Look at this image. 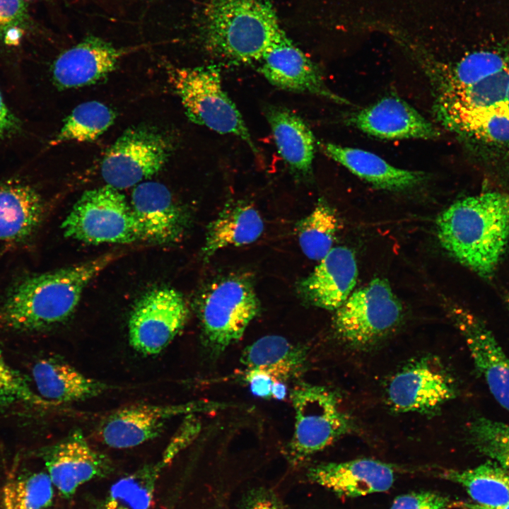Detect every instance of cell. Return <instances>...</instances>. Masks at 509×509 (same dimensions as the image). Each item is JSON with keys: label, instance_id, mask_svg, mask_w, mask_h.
Returning a JSON list of instances; mask_svg holds the SVG:
<instances>
[{"label": "cell", "instance_id": "cell-38", "mask_svg": "<svg viewBox=\"0 0 509 509\" xmlns=\"http://www.w3.org/2000/svg\"><path fill=\"white\" fill-rule=\"evenodd\" d=\"M245 380L254 395L264 399L271 397L273 385L276 380L269 373L257 370H247Z\"/></svg>", "mask_w": 509, "mask_h": 509}, {"label": "cell", "instance_id": "cell-43", "mask_svg": "<svg viewBox=\"0 0 509 509\" xmlns=\"http://www.w3.org/2000/svg\"><path fill=\"white\" fill-rule=\"evenodd\" d=\"M508 309H509V299H508Z\"/></svg>", "mask_w": 509, "mask_h": 509}, {"label": "cell", "instance_id": "cell-8", "mask_svg": "<svg viewBox=\"0 0 509 509\" xmlns=\"http://www.w3.org/2000/svg\"><path fill=\"white\" fill-rule=\"evenodd\" d=\"M61 228L65 237L88 244L141 240L130 202L107 185L85 191Z\"/></svg>", "mask_w": 509, "mask_h": 509}, {"label": "cell", "instance_id": "cell-32", "mask_svg": "<svg viewBox=\"0 0 509 509\" xmlns=\"http://www.w3.org/2000/svg\"><path fill=\"white\" fill-rule=\"evenodd\" d=\"M116 114L103 103L91 100L77 105L50 144L91 142L96 140L114 123Z\"/></svg>", "mask_w": 509, "mask_h": 509}, {"label": "cell", "instance_id": "cell-25", "mask_svg": "<svg viewBox=\"0 0 509 509\" xmlns=\"http://www.w3.org/2000/svg\"><path fill=\"white\" fill-rule=\"evenodd\" d=\"M45 205L30 185L11 181L0 185V241L21 242L39 228Z\"/></svg>", "mask_w": 509, "mask_h": 509}, {"label": "cell", "instance_id": "cell-5", "mask_svg": "<svg viewBox=\"0 0 509 509\" xmlns=\"http://www.w3.org/2000/svg\"><path fill=\"white\" fill-rule=\"evenodd\" d=\"M167 75L191 122L221 134L237 136L254 153H259L240 111L223 89L218 66H168Z\"/></svg>", "mask_w": 509, "mask_h": 509}, {"label": "cell", "instance_id": "cell-28", "mask_svg": "<svg viewBox=\"0 0 509 509\" xmlns=\"http://www.w3.org/2000/svg\"><path fill=\"white\" fill-rule=\"evenodd\" d=\"M304 349L276 335L263 337L247 346L241 363L247 370H262L285 382L298 373L305 361Z\"/></svg>", "mask_w": 509, "mask_h": 509}, {"label": "cell", "instance_id": "cell-4", "mask_svg": "<svg viewBox=\"0 0 509 509\" xmlns=\"http://www.w3.org/2000/svg\"><path fill=\"white\" fill-rule=\"evenodd\" d=\"M284 33L269 0H209L203 11L204 45L233 64L258 62Z\"/></svg>", "mask_w": 509, "mask_h": 509}, {"label": "cell", "instance_id": "cell-26", "mask_svg": "<svg viewBox=\"0 0 509 509\" xmlns=\"http://www.w3.org/2000/svg\"><path fill=\"white\" fill-rule=\"evenodd\" d=\"M264 228L263 219L252 205L244 201L228 203L206 228L202 256L206 259L226 247L254 242Z\"/></svg>", "mask_w": 509, "mask_h": 509}, {"label": "cell", "instance_id": "cell-31", "mask_svg": "<svg viewBox=\"0 0 509 509\" xmlns=\"http://www.w3.org/2000/svg\"><path fill=\"white\" fill-rule=\"evenodd\" d=\"M54 485L45 472L23 471L10 476L0 487V509H49Z\"/></svg>", "mask_w": 509, "mask_h": 509}, {"label": "cell", "instance_id": "cell-20", "mask_svg": "<svg viewBox=\"0 0 509 509\" xmlns=\"http://www.w3.org/2000/svg\"><path fill=\"white\" fill-rule=\"evenodd\" d=\"M348 122L369 135L385 139H431L439 135L429 121L396 96L383 98L353 113Z\"/></svg>", "mask_w": 509, "mask_h": 509}, {"label": "cell", "instance_id": "cell-12", "mask_svg": "<svg viewBox=\"0 0 509 509\" xmlns=\"http://www.w3.org/2000/svg\"><path fill=\"white\" fill-rule=\"evenodd\" d=\"M387 401L395 412L435 413L456 394L453 378L435 357L408 363L391 378Z\"/></svg>", "mask_w": 509, "mask_h": 509}, {"label": "cell", "instance_id": "cell-39", "mask_svg": "<svg viewBox=\"0 0 509 509\" xmlns=\"http://www.w3.org/2000/svg\"><path fill=\"white\" fill-rule=\"evenodd\" d=\"M20 129V123L5 105L0 93V136H11Z\"/></svg>", "mask_w": 509, "mask_h": 509}, {"label": "cell", "instance_id": "cell-1", "mask_svg": "<svg viewBox=\"0 0 509 509\" xmlns=\"http://www.w3.org/2000/svg\"><path fill=\"white\" fill-rule=\"evenodd\" d=\"M433 112L469 143L509 151V45L470 52L457 62L429 61Z\"/></svg>", "mask_w": 509, "mask_h": 509}, {"label": "cell", "instance_id": "cell-7", "mask_svg": "<svg viewBox=\"0 0 509 509\" xmlns=\"http://www.w3.org/2000/svg\"><path fill=\"white\" fill-rule=\"evenodd\" d=\"M259 310V300L247 276L230 275L213 283L199 302L206 345L213 353L223 352L240 340Z\"/></svg>", "mask_w": 509, "mask_h": 509}, {"label": "cell", "instance_id": "cell-6", "mask_svg": "<svg viewBox=\"0 0 509 509\" xmlns=\"http://www.w3.org/2000/svg\"><path fill=\"white\" fill-rule=\"evenodd\" d=\"M290 397L295 423L287 458L293 466L301 464L352 430L351 419L331 390L303 382L291 390Z\"/></svg>", "mask_w": 509, "mask_h": 509}, {"label": "cell", "instance_id": "cell-24", "mask_svg": "<svg viewBox=\"0 0 509 509\" xmlns=\"http://www.w3.org/2000/svg\"><path fill=\"white\" fill-rule=\"evenodd\" d=\"M264 115L279 154L290 170L299 177L312 175L315 136L306 122L291 110L268 105Z\"/></svg>", "mask_w": 509, "mask_h": 509}, {"label": "cell", "instance_id": "cell-41", "mask_svg": "<svg viewBox=\"0 0 509 509\" xmlns=\"http://www.w3.org/2000/svg\"><path fill=\"white\" fill-rule=\"evenodd\" d=\"M458 508L461 509H509V503L507 504L496 506V507H490V506H485L479 505L476 503H469L466 502H459Z\"/></svg>", "mask_w": 509, "mask_h": 509}, {"label": "cell", "instance_id": "cell-37", "mask_svg": "<svg viewBox=\"0 0 509 509\" xmlns=\"http://www.w3.org/2000/svg\"><path fill=\"white\" fill-rule=\"evenodd\" d=\"M243 509H286V508L273 491L267 488H259L249 493Z\"/></svg>", "mask_w": 509, "mask_h": 509}, {"label": "cell", "instance_id": "cell-27", "mask_svg": "<svg viewBox=\"0 0 509 509\" xmlns=\"http://www.w3.org/2000/svg\"><path fill=\"white\" fill-rule=\"evenodd\" d=\"M177 455L168 445L159 460L119 479L109 490L101 509H148L161 473Z\"/></svg>", "mask_w": 509, "mask_h": 509}, {"label": "cell", "instance_id": "cell-18", "mask_svg": "<svg viewBox=\"0 0 509 509\" xmlns=\"http://www.w3.org/2000/svg\"><path fill=\"white\" fill-rule=\"evenodd\" d=\"M297 284V292L307 303L335 311L349 298L358 279L353 251L346 246L334 247Z\"/></svg>", "mask_w": 509, "mask_h": 509}, {"label": "cell", "instance_id": "cell-14", "mask_svg": "<svg viewBox=\"0 0 509 509\" xmlns=\"http://www.w3.org/2000/svg\"><path fill=\"white\" fill-rule=\"evenodd\" d=\"M44 462L54 486L64 498H71L83 484L108 476L111 460L93 448L80 430L36 452Z\"/></svg>", "mask_w": 509, "mask_h": 509}, {"label": "cell", "instance_id": "cell-21", "mask_svg": "<svg viewBox=\"0 0 509 509\" xmlns=\"http://www.w3.org/2000/svg\"><path fill=\"white\" fill-rule=\"evenodd\" d=\"M309 481L345 497H358L388 491L394 480L392 467L378 460L362 458L329 462L311 467Z\"/></svg>", "mask_w": 509, "mask_h": 509}, {"label": "cell", "instance_id": "cell-2", "mask_svg": "<svg viewBox=\"0 0 509 509\" xmlns=\"http://www.w3.org/2000/svg\"><path fill=\"white\" fill-rule=\"evenodd\" d=\"M115 257L107 253L20 278L8 288L0 303V325L16 332L35 333L66 322L74 314L86 286Z\"/></svg>", "mask_w": 509, "mask_h": 509}, {"label": "cell", "instance_id": "cell-42", "mask_svg": "<svg viewBox=\"0 0 509 509\" xmlns=\"http://www.w3.org/2000/svg\"><path fill=\"white\" fill-rule=\"evenodd\" d=\"M23 1L27 2V1H41V0H23Z\"/></svg>", "mask_w": 509, "mask_h": 509}, {"label": "cell", "instance_id": "cell-17", "mask_svg": "<svg viewBox=\"0 0 509 509\" xmlns=\"http://www.w3.org/2000/svg\"><path fill=\"white\" fill-rule=\"evenodd\" d=\"M130 204L141 240L165 245L184 235L189 216L164 185L152 181L138 184Z\"/></svg>", "mask_w": 509, "mask_h": 509}, {"label": "cell", "instance_id": "cell-33", "mask_svg": "<svg viewBox=\"0 0 509 509\" xmlns=\"http://www.w3.org/2000/svg\"><path fill=\"white\" fill-rule=\"evenodd\" d=\"M468 431L479 452L509 470V423L479 417L470 423Z\"/></svg>", "mask_w": 509, "mask_h": 509}, {"label": "cell", "instance_id": "cell-16", "mask_svg": "<svg viewBox=\"0 0 509 509\" xmlns=\"http://www.w3.org/2000/svg\"><path fill=\"white\" fill-rule=\"evenodd\" d=\"M447 308L464 337L476 370L496 400L509 411V358L481 320L457 304L449 303Z\"/></svg>", "mask_w": 509, "mask_h": 509}, {"label": "cell", "instance_id": "cell-9", "mask_svg": "<svg viewBox=\"0 0 509 509\" xmlns=\"http://www.w3.org/2000/svg\"><path fill=\"white\" fill-rule=\"evenodd\" d=\"M402 304L389 281L375 278L353 291L334 311L332 327L344 342L368 347L385 338L401 322Z\"/></svg>", "mask_w": 509, "mask_h": 509}, {"label": "cell", "instance_id": "cell-11", "mask_svg": "<svg viewBox=\"0 0 509 509\" xmlns=\"http://www.w3.org/2000/svg\"><path fill=\"white\" fill-rule=\"evenodd\" d=\"M189 308L183 295L168 287L152 289L134 305L128 321L131 346L145 356L165 349L185 325Z\"/></svg>", "mask_w": 509, "mask_h": 509}, {"label": "cell", "instance_id": "cell-36", "mask_svg": "<svg viewBox=\"0 0 509 509\" xmlns=\"http://www.w3.org/2000/svg\"><path fill=\"white\" fill-rule=\"evenodd\" d=\"M458 504L440 493L424 491L397 497L390 509H451Z\"/></svg>", "mask_w": 509, "mask_h": 509}, {"label": "cell", "instance_id": "cell-15", "mask_svg": "<svg viewBox=\"0 0 509 509\" xmlns=\"http://www.w3.org/2000/svg\"><path fill=\"white\" fill-rule=\"evenodd\" d=\"M258 63L259 72L278 88L315 95L339 104H350L327 86L317 66L286 33L267 49Z\"/></svg>", "mask_w": 509, "mask_h": 509}, {"label": "cell", "instance_id": "cell-13", "mask_svg": "<svg viewBox=\"0 0 509 509\" xmlns=\"http://www.w3.org/2000/svg\"><path fill=\"white\" fill-rule=\"evenodd\" d=\"M213 407L201 402L168 405L129 404L105 415L96 427V435L112 448L134 447L158 437L170 419Z\"/></svg>", "mask_w": 509, "mask_h": 509}, {"label": "cell", "instance_id": "cell-19", "mask_svg": "<svg viewBox=\"0 0 509 509\" xmlns=\"http://www.w3.org/2000/svg\"><path fill=\"white\" fill-rule=\"evenodd\" d=\"M123 54L101 37L87 36L57 57L52 66L53 81L60 89L94 84L115 71Z\"/></svg>", "mask_w": 509, "mask_h": 509}, {"label": "cell", "instance_id": "cell-10", "mask_svg": "<svg viewBox=\"0 0 509 509\" xmlns=\"http://www.w3.org/2000/svg\"><path fill=\"white\" fill-rule=\"evenodd\" d=\"M170 153L169 140L158 131L131 127L106 152L101 175L106 185L117 189L135 187L160 172Z\"/></svg>", "mask_w": 509, "mask_h": 509}, {"label": "cell", "instance_id": "cell-40", "mask_svg": "<svg viewBox=\"0 0 509 509\" xmlns=\"http://www.w3.org/2000/svg\"><path fill=\"white\" fill-rule=\"evenodd\" d=\"M287 387L284 382L276 380L273 385L271 397L281 400L286 396Z\"/></svg>", "mask_w": 509, "mask_h": 509}, {"label": "cell", "instance_id": "cell-3", "mask_svg": "<svg viewBox=\"0 0 509 509\" xmlns=\"http://www.w3.org/2000/svg\"><path fill=\"white\" fill-rule=\"evenodd\" d=\"M435 228L450 256L490 278L509 242V194L491 192L459 199L438 216Z\"/></svg>", "mask_w": 509, "mask_h": 509}, {"label": "cell", "instance_id": "cell-23", "mask_svg": "<svg viewBox=\"0 0 509 509\" xmlns=\"http://www.w3.org/2000/svg\"><path fill=\"white\" fill-rule=\"evenodd\" d=\"M328 157L361 180L380 189L405 192L423 185L427 176L421 171L398 168L376 154L333 143H319Z\"/></svg>", "mask_w": 509, "mask_h": 509}, {"label": "cell", "instance_id": "cell-34", "mask_svg": "<svg viewBox=\"0 0 509 509\" xmlns=\"http://www.w3.org/2000/svg\"><path fill=\"white\" fill-rule=\"evenodd\" d=\"M49 406L31 389L25 377L6 360L0 349V405Z\"/></svg>", "mask_w": 509, "mask_h": 509}, {"label": "cell", "instance_id": "cell-22", "mask_svg": "<svg viewBox=\"0 0 509 509\" xmlns=\"http://www.w3.org/2000/svg\"><path fill=\"white\" fill-rule=\"evenodd\" d=\"M36 394L49 406L92 399L112 388L57 357L39 359L31 370Z\"/></svg>", "mask_w": 509, "mask_h": 509}, {"label": "cell", "instance_id": "cell-30", "mask_svg": "<svg viewBox=\"0 0 509 509\" xmlns=\"http://www.w3.org/2000/svg\"><path fill=\"white\" fill-rule=\"evenodd\" d=\"M341 223L336 209L320 198L312 211L296 224V234L303 254L320 261L334 247Z\"/></svg>", "mask_w": 509, "mask_h": 509}, {"label": "cell", "instance_id": "cell-35", "mask_svg": "<svg viewBox=\"0 0 509 509\" xmlns=\"http://www.w3.org/2000/svg\"><path fill=\"white\" fill-rule=\"evenodd\" d=\"M30 25L26 2L23 0H0V43L17 45Z\"/></svg>", "mask_w": 509, "mask_h": 509}, {"label": "cell", "instance_id": "cell-29", "mask_svg": "<svg viewBox=\"0 0 509 509\" xmlns=\"http://www.w3.org/2000/svg\"><path fill=\"white\" fill-rule=\"evenodd\" d=\"M442 476L462 486L476 504L496 507L509 503V470L495 462L466 470L445 471Z\"/></svg>", "mask_w": 509, "mask_h": 509}]
</instances>
